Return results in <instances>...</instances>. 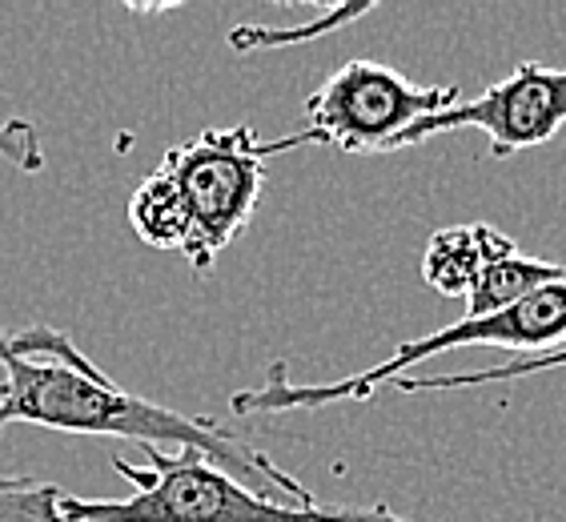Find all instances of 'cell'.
Masks as SVG:
<instances>
[{"instance_id":"6da1fadb","label":"cell","mask_w":566,"mask_h":522,"mask_svg":"<svg viewBox=\"0 0 566 522\" xmlns=\"http://www.w3.org/2000/svg\"><path fill=\"white\" fill-rule=\"evenodd\" d=\"M12 422L49 426L65 435L125 438L142 450L161 455H197L229 479L273 502L314 507V490L273 462L265 450L233 435L229 426L181 414L113 382L109 374L76 349L69 334L36 322L33 330L9 337L4 386H0V430Z\"/></svg>"},{"instance_id":"7a4b0ae2","label":"cell","mask_w":566,"mask_h":522,"mask_svg":"<svg viewBox=\"0 0 566 522\" xmlns=\"http://www.w3.org/2000/svg\"><path fill=\"white\" fill-rule=\"evenodd\" d=\"M302 145H314L305 129L273 142H262L250 125L201 129L165 153L129 194L133 233L153 250L181 253L197 273L213 270L262 201L265 165Z\"/></svg>"},{"instance_id":"3957f363","label":"cell","mask_w":566,"mask_h":522,"mask_svg":"<svg viewBox=\"0 0 566 522\" xmlns=\"http://www.w3.org/2000/svg\"><path fill=\"white\" fill-rule=\"evenodd\" d=\"M563 342H566V278L534 290V294H526L523 302H514L502 314L462 317V322H450V326L434 330V334L410 337L386 362L338 382L302 386V382L285 378L282 362H273L270 378L262 386L233 394L229 406H233L238 418H258V414L273 418V414L322 410V406H334V403H366L378 390H390V382H398L402 374H410V366L434 358V354H450V349H467V346H494V349H511V358H531V354L558 349Z\"/></svg>"},{"instance_id":"277c9868","label":"cell","mask_w":566,"mask_h":522,"mask_svg":"<svg viewBox=\"0 0 566 522\" xmlns=\"http://www.w3.org/2000/svg\"><path fill=\"white\" fill-rule=\"evenodd\" d=\"M113 470L133 482L125 499H61L65 522H415L390 507H297L273 502L209 467L197 455L149 450V467L113 458Z\"/></svg>"},{"instance_id":"5b68a950","label":"cell","mask_w":566,"mask_h":522,"mask_svg":"<svg viewBox=\"0 0 566 522\" xmlns=\"http://www.w3.org/2000/svg\"><path fill=\"white\" fill-rule=\"evenodd\" d=\"M458 85H418L378 61H346L305 97V133L314 145H334L354 157L398 153L422 121L454 109Z\"/></svg>"},{"instance_id":"8992f818","label":"cell","mask_w":566,"mask_h":522,"mask_svg":"<svg viewBox=\"0 0 566 522\" xmlns=\"http://www.w3.org/2000/svg\"><path fill=\"white\" fill-rule=\"evenodd\" d=\"M458 129L486 133L494 157L538 149V145H546L566 129V69H546L538 61H523L502 81L482 88L479 97H462L454 109L415 125L402 137V149Z\"/></svg>"},{"instance_id":"52a82bcc","label":"cell","mask_w":566,"mask_h":522,"mask_svg":"<svg viewBox=\"0 0 566 522\" xmlns=\"http://www.w3.org/2000/svg\"><path fill=\"white\" fill-rule=\"evenodd\" d=\"M511 250L514 241L502 229L486 226V221L434 229L422 250V282L438 297H462L467 302V294L482 278V270Z\"/></svg>"},{"instance_id":"ba28073f","label":"cell","mask_w":566,"mask_h":522,"mask_svg":"<svg viewBox=\"0 0 566 522\" xmlns=\"http://www.w3.org/2000/svg\"><path fill=\"white\" fill-rule=\"evenodd\" d=\"M563 278H566V265L531 258V253H523L514 246L511 253L494 258L491 265L482 270V278L467 294V317L502 314V310H511L514 302H523L526 294H534V290H543V285H551V282H563Z\"/></svg>"},{"instance_id":"9c48e42d","label":"cell","mask_w":566,"mask_h":522,"mask_svg":"<svg viewBox=\"0 0 566 522\" xmlns=\"http://www.w3.org/2000/svg\"><path fill=\"white\" fill-rule=\"evenodd\" d=\"M566 366V346L546 349V354H531V358H506L502 366H486V370H467V374H402L398 382H390V390L398 394H426V390H470V386H499V382H523L531 374L563 370Z\"/></svg>"},{"instance_id":"30bf717a","label":"cell","mask_w":566,"mask_h":522,"mask_svg":"<svg viewBox=\"0 0 566 522\" xmlns=\"http://www.w3.org/2000/svg\"><path fill=\"white\" fill-rule=\"evenodd\" d=\"M374 4H334V9H322L314 21L297 24V29H265V24H238L229 33V49L233 53H258V49H290V44H310L317 36H329L346 29V24L370 17Z\"/></svg>"},{"instance_id":"8fae6325","label":"cell","mask_w":566,"mask_h":522,"mask_svg":"<svg viewBox=\"0 0 566 522\" xmlns=\"http://www.w3.org/2000/svg\"><path fill=\"white\" fill-rule=\"evenodd\" d=\"M61 490L36 479H4L0 474V522H65Z\"/></svg>"},{"instance_id":"7c38bea8","label":"cell","mask_w":566,"mask_h":522,"mask_svg":"<svg viewBox=\"0 0 566 522\" xmlns=\"http://www.w3.org/2000/svg\"><path fill=\"white\" fill-rule=\"evenodd\" d=\"M0 161L17 165L21 174H41L44 145H41V129H36L33 121L24 117L0 121Z\"/></svg>"},{"instance_id":"4fadbf2b","label":"cell","mask_w":566,"mask_h":522,"mask_svg":"<svg viewBox=\"0 0 566 522\" xmlns=\"http://www.w3.org/2000/svg\"><path fill=\"white\" fill-rule=\"evenodd\" d=\"M4 354H9V334L0 330V366H4Z\"/></svg>"}]
</instances>
